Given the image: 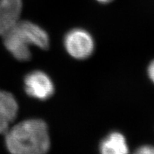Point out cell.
Instances as JSON below:
<instances>
[{
  "label": "cell",
  "mask_w": 154,
  "mask_h": 154,
  "mask_svg": "<svg viewBox=\"0 0 154 154\" xmlns=\"http://www.w3.org/2000/svg\"><path fill=\"white\" fill-rule=\"evenodd\" d=\"M7 149L13 154H43L50 148L47 125L42 119H27L5 134Z\"/></svg>",
  "instance_id": "obj_1"
},
{
  "label": "cell",
  "mask_w": 154,
  "mask_h": 154,
  "mask_svg": "<svg viewBox=\"0 0 154 154\" xmlns=\"http://www.w3.org/2000/svg\"><path fill=\"white\" fill-rule=\"evenodd\" d=\"M6 49L17 60L29 61L32 57L30 47L47 49L49 38L43 29L29 21H18L2 35Z\"/></svg>",
  "instance_id": "obj_2"
},
{
  "label": "cell",
  "mask_w": 154,
  "mask_h": 154,
  "mask_svg": "<svg viewBox=\"0 0 154 154\" xmlns=\"http://www.w3.org/2000/svg\"><path fill=\"white\" fill-rule=\"evenodd\" d=\"M65 49L69 54L76 59L89 57L94 49V42L91 34L83 29L69 31L64 37Z\"/></svg>",
  "instance_id": "obj_3"
},
{
  "label": "cell",
  "mask_w": 154,
  "mask_h": 154,
  "mask_svg": "<svg viewBox=\"0 0 154 154\" xmlns=\"http://www.w3.org/2000/svg\"><path fill=\"white\" fill-rule=\"evenodd\" d=\"M24 89L31 97L44 101L51 97L54 86L50 77L42 71H34L24 78Z\"/></svg>",
  "instance_id": "obj_4"
},
{
  "label": "cell",
  "mask_w": 154,
  "mask_h": 154,
  "mask_svg": "<svg viewBox=\"0 0 154 154\" xmlns=\"http://www.w3.org/2000/svg\"><path fill=\"white\" fill-rule=\"evenodd\" d=\"M22 9V0H0V35L18 22Z\"/></svg>",
  "instance_id": "obj_5"
},
{
  "label": "cell",
  "mask_w": 154,
  "mask_h": 154,
  "mask_svg": "<svg viewBox=\"0 0 154 154\" xmlns=\"http://www.w3.org/2000/svg\"><path fill=\"white\" fill-rule=\"evenodd\" d=\"M100 152L103 154H125L128 153L126 138L121 133L113 132L101 142Z\"/></svg>",
  "instance_id": "obj_6"
},
{
  "label": "cell",
  "mask_w": 154,
  "mask_h": 154,
  "mask_svg": "<svg viewBox=\"0 0 154 154\" xmlns=\"http://www.w3.org/2000/svg\"><path fill=\"white\" fill-rule=\"evenodd\" d=\"M18 109L14 96L8 91L0 90V113L9 124L16 119Z\"/></svg>",
  "instance_id": "obj_7"
},
{
  "label": "cell",
  "mask_w": 154,
  "mask_h": 154,
  "mask_svg": "<svg viewBox=\"0 0 154 154\" xmlns=\"http://www.w3.org/2000/svg\"><path fill=\"white\" fill-rule=\"evenodd\" d=\"M138 154H154V147L149 145L142 146L138 148L136 151Z\"/></svg>",
  "instance_id": "obj_8"
},
{
  "label": "cell",
  "mask_w": 154,
  "mask_h": 154,
  "mask_svg": "<svg viewBox=\"0 0 154 154\" xmlns=\"http://www.w3.org/2000/svg\"><path fill=\"white\" fill-rule=\"evenodd\" d=\"M9 123L0 113V134H5L9 129Z\"/></svg>",
  "instance_id": "obj_9"
},
{
  "label": "cell",
  "mask_w": 154,
  "mask_h": 154,
  "mask_svg": "<svg viewBox=\"0 0 154 154\" xmlns=\"http://www.w3.org/2000/svg\"><path fill=\"white\" fill-rule=\"evenodd\" d=\"M148 74H149V78L154 84V59L149 64V68H148Z\"/></svg>",
  "instance_id": "obj_10"
},
{
  "label": "cell",
  "mask_w": 154,
  "mask_h": 154,
  "mask_svg": "<svg viewBox=\"0 0 154 154\" xmlns=\"http://www.w3.org/2000/svg\"><path fill=\"white\" fill-rule=\"evenodd\" d=\"M96 1L99 2L103 3V4H106V3H109L110 2L112 1V0H96Z\"/></svg>",
  "instance_id": "obj_11"
}]
</instances>
